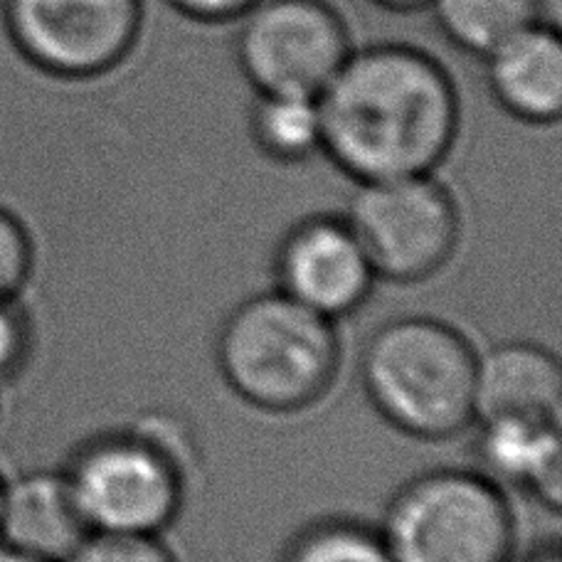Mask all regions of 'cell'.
Wrapping results in <instances>:
<instances>
[{"label": "cell", "mask_w": 562, "mask_h": 562, "mask_svg": "<svg viewBox=\"0 0 562 562\" xmlns=\"http://www.w3.org/2000/svg\"><path fill=\"white\" fill-rule=\"evenodd\" d=\"M318 109L321 154L356 183L437 173L461 132L454 79L405 43L350 49Z\"/></svg>", "instance_id": "1"}, {"label": "cell", "mask_w": 562, "mask_h": 562, "mask_svg": "<svg viewBox=\"0 0 562 562\" xmlns=\"http://www.w3.org/2000/svg\"><path fill=\"white\" fill-rule=\"evenodd\" d=\"M378 279L422 284L454 259L461 210L437 173L358 183L344 215Z\"/></svg>", "instance_id": "6"}, {"label": "cell", "mask_w": 562, "mask_h": 562, "mask_svg": "<svg viewBox=\"0 0 562 562\" xmlns=\"http://www.w3.org/2000/svg\"><path fill=\"white\" fill-rule=\"evenodd\" d=\"M427 8L451 45L486 57L510 35L538 23L543 0H429Z\"/></svg>", "instance_id": "14"}, {"label": "cell", "mask_w": 562, "mask_h": 562, "mask_svg": "<svg viewBox=\"0 0 562 562\" xmlns=\"http://www.w3.org/2000/svg\"><path fill=\"white\" fill-rule=\"evenodd\" d=\"M3 486H5V476L0 474V501H3Z\"/></svg>", "instance_id": "24"}, {"label": "cell", "mask_w": 562, "mask_h": 562, "mask_svg": "<svg viewBox=\"0 0 562 562\" xmlns=\"http://www.w3.org/2000/svg\"><path fill=\"white\" fill-rule=\"evenodd\" d=\"M0 562H40V560L27 558V555H20V553H15V550L0 546Z\"/></svg>", "instance_id": "23"}, {"label": "cell", "mask_w": 562, "mask_h": 562, "mask_svg": "<svg viewBox=\"0 0 562 562\" xmlns=\"http://www.w3.org/2000/svg\"><path fill=\"white\" fill-rule=\"evenodd\" d=\"M370 3L390 10V13H417L429 5V0H370Z\"/></svg>", "instance_id": "21"}, {"label": "cell", "mask_w": 562, "mask_h": 562, "mask_svg": "<svg viewBox=\"0 0 562 562\" xmlns=\"http://www.w3.org/2000/svg\"><path fill=\"white\" fill-rule=\"evenodd\" d=\"M89 533L63 469H35L5 479L0 546L40 562H65Z\"/></svg>", "instance_id": "10"}, {"label": "cell", "mask_w": 562, "mask_h": 562, "mask_svg": "<svg viewBox=\"0 0 562 562\" xmlns=\"http://www.w3.org/2000/svg\"><path fill=\"white\" fill-rule=\"evenodd\" d=\"M395 562H514L516 508L481 469L445 467L405 481L378 526Z\"/></svg>", "instance_id": "5"}, {"label": "cell", "mask_w": 562, "mask_h": 562, "mask_svg": "<svg viewBox=\"0 0 562 562\" xmlns=\"http://www.w3.org/2000/svg\"><path fill=\"white\" fill-rule=\"evenodd\" d=\"M279 562H395L378 526L321 518L289 540Z\"/></svg>", "instance_id": "16"}, {"label": "cell", "mask_w": 562, "mask_h": 562, "mask_svg": "<svg viewBox=\"0 0 562 562\" xmlns=\"http://www.w3.org/2000/svg\"><path fill=\"white\" fill-rule=\"evenodd\" d=\"M35 265L37 249L25 220L0 205V299H23Z\"/></svg>", "instance_id": "17"}, {"label": "cell", "mask_w": 562, "mask_h": 562, "mask_svg": "<svg viewBox=\"0 0 562 562\" xmlns=\"http://www.w3.org/2000/svg\"><path fill=\"white\" fill-rule=\"evenodd\" d=\"M215 363L225 385L257 413L299 415L334 390L344 344L336 321L274 289L247 296L225 316Z\"/></svg>", "instance_id": "3"}, {"label": "cell", "mask_w": 562, "mask_h": 562, "mask_svg": "<svg viewBox=\"0 0 562 562\" xmlns=\"http://www.w3.org/2000/svg\"><path fill=\"white\" fill-rule=\"evenodd\" d=\"M274 281L281 294L338 324L368 304L378 277L344 215H311L281 237Z\"/></svg>", "instance_id": "9"}, {"label": "cell", "mask_w": 562, "mask_h": 562, "mask_svg": "<svg viewBox=\"0 0 562 562\" xmlns=\"http://www.w3.org/2000/svg\"><path fill=\"white\" fill-rule=\"evenodd\" d=\"M476 425L481 471L506 491H524L558 510L562 498L560 422L484 419Z\"/></svg>", "instance_id": "13"}, {"label": "cell", "mask_w": 562, "mask_h": 562, "mask_svg": "<svg viewBox=\"0 0 562 562\" xmlns=\"http://www.w3.org/2000/svg\"><path fill=\"white\" fill-rule=\"evenodd\" d=\"M479 350L437 316H397L378 326L360 356V383L400 435L449 441L476 422Z\"/></svg>", "instance_id": "2"}, {"label": "cell", "mask_w": 562, "mask_h": 562, "mask_svg": "<svg viewBox=\"0 0 562 562\" xmlns=\"http://www.w3.org/2000/svg\"><path fill=\"white\" fill-rule=\"evenodd\" d=\"M560 417L562 370L553 350L530 340H506L479 353L476 422Z\"/></svg>", "instance_id": "12"}, {"label": "cell", "mask_w": 562, "mask_h": 562, "mask_svg": "<svg viewBox=\"0 0 562 562\" xmlns=\"http://www.w3.org/2000/svg\"><path fill=\"white\" fill-rule=\"evenodd\" d=\"M353 49L328 0H259L239 18L237 63L257 94L318 99Z\"/></svg>", "instance_id": "8"}, {"label": "cell", "mask_w": 562, "mask_h": 562, "mask_svg": "<svg viewBox=\"0 0 562 562\" xmlns=\"http://www.w3.org/2000/svg\"><path fill=\"white\" fill-rule=\"evenodd\" d=\"M92 533L164 536L188 498V445L168 419L106 429L63 469Z\"/></svg>", "instance_id": "4"}, {"label": "cell", "mask_w": 562, "mask_h": 562, "mask_svg": "<svg viewBox=\"0 0 562 562\" xmlns=\"http://www.w3.org/2000/svg\"><path fill=\"white\" fill-rule=\"evenodd\" d=\"M10 43L30 67L55 79L104 77L134 53L144 0H0Z\"/></svg>", "instance_id": "7"}, {"label": "cell", "mask_w": 562, "mask_h": 562, "mask_svg": "<svg viewBox=\"0 0 562 562\" xmlns=\"http://www.w3.org/2000/svg\"><path fill=\"white\" fill-rule=\"evenodd\" d=\"M33 348L35 328L23 299H0V387L25 373Z\"/></svg>", "instance_id": "19"}, {"label": "cell", "mask_w": 562, "mask_h": 562, "mask_svg": "<svg viewBox=\"0 0 562 562\" xmlns=\"http://www.w3.org/2000/svg\"><path fill=\"white\" fill-rule=\"evenodd\" d=\"M65 562H178L164 536L89 533Z\"/></svg>", "instance_id": "18"}, {"label": "cell", "mask_w": 562, "mask_h": 562, "mask_svg": "<svg viewBox=\"0 0 562 562\" xmlns=\"http://www.w3.org/2000/svg\"><path fill=\"white\" fill-rule=\"evenodd\" d=\"M486 79L496 104L518 122L548 126L562 114V37L553 25H528L486 57Z\"/></svg>", "instance_id": "11"}, {"label": "cell", "mask_w": 562, "mask_h": 562, "mask_svg": "<svg viewBox=\"0 0 562 562\" xmlns=\"http://www.w3.org/2000/svg\"><path fill=\"white\" fill-rule=\"evenodd\" d=\"M520 562H560V550L558 546H543L528 553Z\"/></svg>", "instance_id": "22"}, {"label": "cell", "mask_w": 562, "mask_h": 562, "mask_svg": "<svg viewBox=\"0 0 562 562\" xmlns=\"http://www.w3.org/2000/svg\"><path fill=\"white\" fill-rule=\"evenodd\" d=\"M257 148L277 164H304L324 148L318 99L289 94H257L249 116Z\"/></svg>", "instance_id": "15"}, {"label": "cell", "mask_w": 562, "mask_h": 562, "mask_svg": "<svg viewBox=\"0 0 562 562\" xmlns=\"http://www.w3.org/2000/svg\"><path fill=\"white\" fill-rule=\"evenodd\" d=\"M170 8H176L180 15H186L195 23H229L239 20L249 8H255L259 0H166Z\"/></svg>", "instance_id": "20"}, {"label": "cell", "mask_w": 562, "mask_h": 562, "mask_svg": "<svg viewBox=\"0 0 562 562\" xmlns=\"http://www.w3.org/2000/svg\"><path fill=\"white\" fill-rule=\"evenodd\" d=\"M0 415H3V405H0Z\"/></svg>", "instance_id": "25"}]
</instances>
